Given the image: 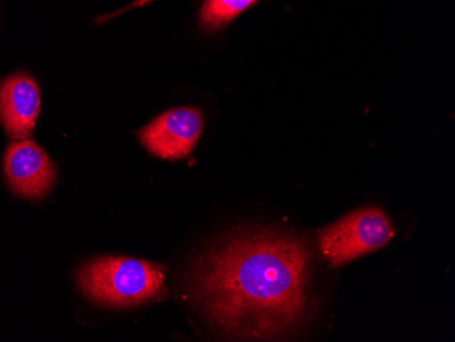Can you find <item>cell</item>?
<instances>
[{"mask_svg":"<svg viewBox=\"0 0 455 342\" xmlns=\"http://www.w3.org/2000/svg\"><path fill=\"white\" fill-rule=\"evenodd\" d=\"M309 251L283 235H243L204 255L190 275L199 305L225 330L268 336L306 313Z\"/></svg>","mask_w":455,"mask_h":342,"instance_id":"obj_1","label":"cell"},{"mask_svg":"<svg viewBox=\"0 0 455 342\" xmlns=\"http://www.w3.org/2000/svg\"><path fill=\"white\" fill-rule=\"evenodd\" d=\"M161 265L126 257H100L79 269V290L97 305L127 308L163 293Z\"/></svg>","mask_w":455,"mask_h":342,"instance_id":"obj_2","label":"cell"},{"mask_svg":"<svg viewBox=\"0 0 455 342\" xmlns=\"http://www.w3.org/2000/svg\"><path fill=\"white\" fill-rule=\"evenodd\" d=\"M393 236L395 228L387 216L379 209L364 208L319 231V246L337 267L386 246Z\"/></svg>","mask_w":455,"mask_h":342,"instance_id":"obj_3","label":"cell"},{"mask_svg":"<svg viewBox=\"0 0 455 342\" xmlns=\"http://www.w3.org/2000/svg\"><path fill=\"white\" fill-rule=\"evenodd\" d=\"M4 172L10 188L29 201L45 198L56 183V165L36 140H10L4 150Z\"/></svg>","mask_w":455,"mask_h":342,"instance_id":"obj_4","label":"cell"},{"mask_svg":"<svg viewBox=\"0 0 455 342\" xmlns=\"http://www.w3.org/2000/svg\"><path fill=\"white\" fill-rule=\"evenodd\" d=\"M204 129V115L194 107L170 109L138 132L140 144L152 155L165 160L188 157Z\"/></svg>","mask_w":455,"mask_h":342,"instance_id":"obj_5","label":"cell"},{"mask_svg":"<svg viewBox=\"0 0 455 342\" xmlns=\"http://www.w3.org/2000/svg\"><path fill=\"white\" fill-rule=\"evenodd\" d=\"M40 111V86L32 76L20 71L0 81V123L10 140L32 137Z\"/></svg>","mask_w":455,"mask_h":342,"instance_id":"obj_6","label":"cell"},{"mask_svg":"<svg viewBox=\"0 0 455 342\" xmlns=\"http://www.w3.org/2000/svg\"><path fill=\"white\" fill-rule=\"evenodd\" d=\"M258 0H204L199 12V24L208 32H216L231 24L235 18L254 6Z\"/></svg>","mask_w":455,"mask_h":342,"instance_id":"obj_7","label":"cell"},{"mask_svg":"<svg viewBox=\"0 0 455 342\" xmlns=\"http://www.w3.org/2000/svg\"><path fill=\"white\" fill-rule=\"evenodd\" d=\"M150 2H153V0H135V2H132V4H129V6L124 7V9L119 10V12H115V14L111 15H106V17L100 18L99 21H106V20H111V18H114L115 15L122 14V12H129V10L135 9V7H143L147 6L148 4H150Z\"/></svg>","mask_w":455,"mask_h":342,"instance_id":"obj_8","label":"cell"}]
</instances>
